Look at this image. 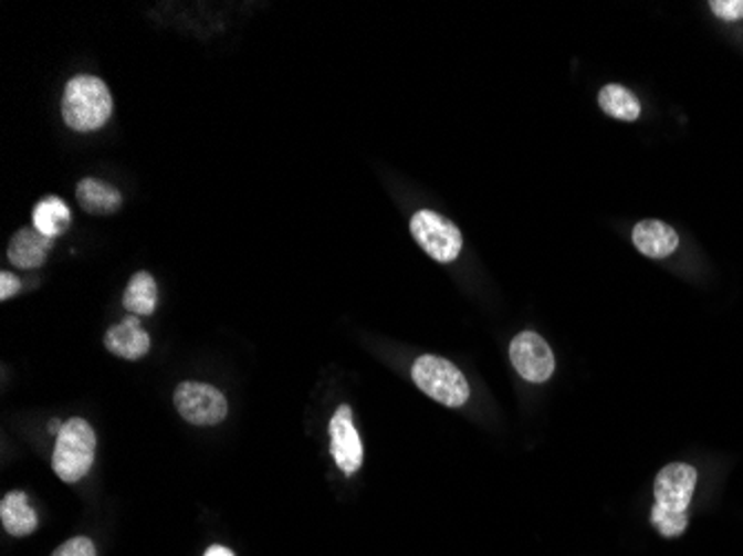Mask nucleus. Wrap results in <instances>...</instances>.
I'll return each instance as SVG.
<instances>
[{"label":"nucleus","instance_id":"obj_2","mask_svg":"<svg viewBox=\"0 0 743 556\" xmlns=\"http://www.w3.org/2000/svg\"><path fill=\"white\" fill-rule=\"evenodd\" d=\"M112 92L103 78L79 74L63 92V120L74 132H96L112 116Z\"/></svg>","mask_w":743,"mask_h":556},{"label":"nucleus","instance_id":"obj_4","mask_svg":"<svg viewBox=\"0 0 743 556\" xmlns=\"http://www.w3.org/2000/svg\"><path fill=\"white\" fill-rule=\"evenodd\" d=\"M96 434L85 419H70L56 437L52 468L65 483H79L94 463Z\"/></svg>","mask_w":743,"mask_h":556},{"label":"nucleus","instance_id":"obj_8","mask_svg":"<svg viewBox=\"0 0 743 556\" xmlns=\"http://www.w3.org/2000/svg\"><path fill=\"white\" fill-rule=\"evenodd\" d=\"M329 441L338 470H343L345 476H352L363 465V443L354 428V415L349 406H338L329 419Z\"/></svg>","mask_w":743,"mask_h":556},{"label":"nucleus","instance_id":"obj_13","mask_svg":"<svg viewBox=\"0 0 743 556\" xmlns=\"http://www.w3.org/2000/svg\"><path fill=\"white\" fill-rule=\"evenodd\" d=\"M0 518H3V527L17 536H30L39 527V516L30 503V496L25 492H10L3 503H0Z\"/></svg>","mask_w":743,"mask_h":556},{"label":"nucleus","instance_id":"obj_3","mask_svg":"<svg viewBox=\"0 0 743 556\" xmlns=\"http://www.w3.org/2000/svg\"><path fill=\"white\" fill-rule=\"evenodd\" d=\"M412 381L423 395L448 408H461L470 399V386L463 373L441 356H419L412 365Z\"/></svg>","mask_w":743,"mask_h":556},{"label":"nucleus","instance_id":"obj_14","mask_svg":"<svg viewBox=\"0 0 743 556\" xmlns=\"http://www.w3.org/2000/svg\"><path fill=\"white\" fill-rule=\"evenodd\" d=\"M32 221L34 228L50 237V239H59L61 234L67 232L70 223H72V212L67 208V203L59 197H45L32 212Z\"/></svg>","mask_w":743,"mask_h":556},{"label":"nucleus","instance_id":"obj_18","mask_svg":"<svg viewBox=\"0 0 743 556\" xmlns=\"http://www.w3.org/2000/svg\"><path fill=\"white\" fill-rule=\"evenodd\" d=\"M52 556H96V547L87 536H74L65 541Z\"/></svg>","mask_w":743,"mask_h":556},{"label":"nucleus","instance_id":"obj_15","mask_svg":"<svg viewBox=\"0 0 743 556\" xmlns=\"http://www.w3.org/2000/svg\"><path fill=\"white\" fill-rule=\"evenodd\" d=\"M158 290L149 272H136L123 294V307L136 316H151L156 310Z\"/></svg>","mask_w":743,"mask_h":556},{"label":"nucleus","instance_id":"obj_19","mask_svg":"<svg viewBox=\"0 0 743 556\" xmlns=\"http://www.w3.org/2000/svg\"><path fill=\"white\" fill-rule=\"evenodd\" d=\"M19 292H21L19 276H14L10 272H0V298L8 301L12 296H17Z\"/></svg>","mask_w":743,"mask_h":556},{"label":"nucleus","instance_id":"obj_16","mask_svg":"<svg viewBox=\"0 0 743 556\" xmlns=\"http://www.w3.org/2000/svg\"><path fill=\"white\" fill-rule=\"evenodd\" d=\"M599 107L608 116L619 118V120H628V123L637 120L639 114H641L639 98L630 90H626L624 85H617V83H610L599 92Z\"/></svg>","mask_w":743,"mask_h":556},{"label":"nucleus","instance_id":"obj_7","mask_svg":"<svg viewBox=\"0 0 743 556\" xmlns=\"http://www.w3.org/2000/svg\"><path fill=\"white\" fill-rule=\"evenodd\" d=\"M510 358L516 373L530 384H545L554 375V354L536 332H521L510 343Z\"/></svg>","mask_w":743,"mask_h":556},{"label":"nucleus","instance_id":"obj_5","mask_svg":"<svg viewBox=\"0 0 743 556\" xmlns=\"http://www.w3.org/2000/svg\"><path fill=\"white\" fill-rule=\"evenodd\" d=\"M410 232L419 248L439 263L457 261L463 250V237L459 228L432 210L417 212L410 221Z\"/></svg>","mask_w":743,"mask_h":556},{"label":"nucleus","instance_id":"obj_1","mask_svg":"<svg viewBox=\"0 0 743 556\" xmlns=\"http://www.w3.org/2000/svg\"><path fill=\"white\" fill-rule=\"evenodd\" d=\"M694 487L697 470L688 463H670L657 474L650 521L666 538H677L686 532Z\"/></svg>","mask_w":743,"mask_h":556},{"label":"nucleus","instance_id":"obj_12","mask_svg":"<svg viewBox=\"0 0 743 556\" xmlns=\"http://www.w3.org/2000/svg\"><path fill=\"white\" fill-rule=\"evenodd\" d=\"M76 201L87 214L107 217L121 210L123 195L105 180L83 178L76 188Z\"/></svg>","mask_w":743,"mask_h":556},{"label":"nucleus","instance_id":"obj_9","mask_svg":"<svg viewBox=\"0 0 743 556\" xmlns=\"http://www.w3.org/2000/svg\"><path fill=\"white\" fill-rule=\"evenodd\" d=\"M105 347L125 360H138L149 352L151 340H149V334L143 329L138 316L132 314L118 325L107 329Z\"/></svg>","mask_w":743,"mask_h":556},{"label":"nucleus","instance_id":"obj_20","mask_svg":"<svg viewBox=\"0 0 743 556\" xmlns=\"http://www.w3.org/2000/svg\"><path fill=\"white\" fill-rule=\"evenodd\" d=\"M63 426H65V423H61V421H59V419H54V421H52V423H50V432H52V434H56V437H59V434H61V430H63Z\"/></svg>","mask_w":743,"mask_h":556},{"label":"nucleus","instance_id":"obj_6","mask_svg":"<svg viewBox=\"0 0 743 556\" xmlns=\"http://www.w3.org/2000/svg\"><path fill=\"white\" fill-rule=\"evenodd\" d=\"M178 415L192 426H217L228 417V399L208 384L185 381L174 392Z\"/></svg>","mask_w":743,"mask_h":556},{"label":"nucleus","instance_id":"obj_11","mask_svg":"<svg viewBox=\"0 0 743 556\" xmlns=\"http://www.w3.org/2000/svg\"><path fill=\"white\" fill-rule=\"evenodd\" d=\"M632 243L648 259H666L679 248V237L668 223L650 219L635 225Z\"/></svg>","mask_w":743,"mask_h":556},{"label":"nucleus","instance_id":"obj_17","mask_svg":"<svg viewBox=\"0 0 743 556\" xmlns=\"http://www.w3.org/2000/svg\"><path fill=\"white\" fill-rule=\"evenodd\" d=\"M712 14L721 21H741L743 19V0H710Z\"/></svg>","mask_w":743,"mask_h":556},{"label":"nucleus","instance_id":"obj_10","mask_svg":"<svg viewBox=\"0 0 743 556\" xmlns=\"http://www.w3.org/2000/svg\"><path fill=\"white\" fill-rule=\"evenodd\" d=\"M54 239L41 234L34 225L19 230L8 248V259L21 270H36L48 261Z\"/></svg>","mask_w":743,"mask_h":556}]
</instances>
